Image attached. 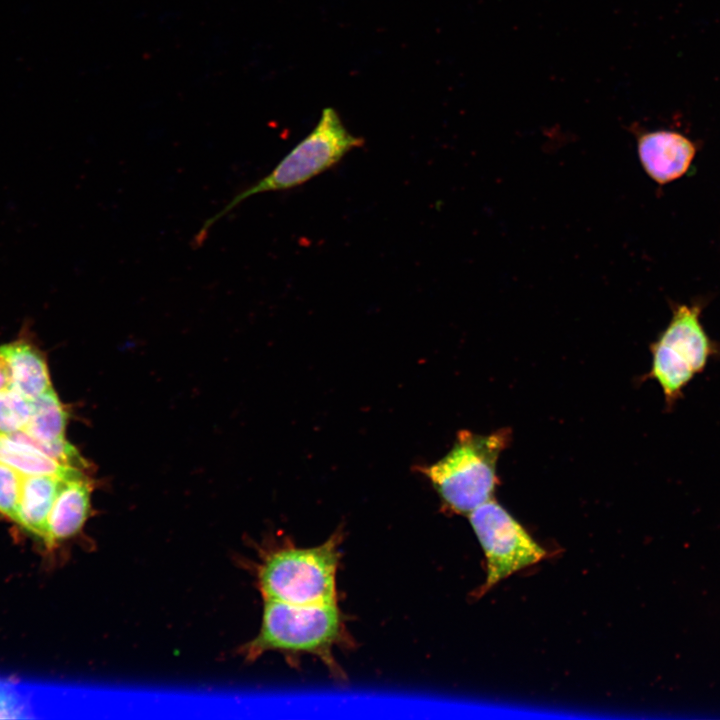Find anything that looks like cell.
<instances>
[{"instance_id": "6da1fadb", "label": "cell", "mask_w": 720, "mask_h": 720, "mask_svg": "<svg viewBox=\"0 0 720 720\" xmlns=\"http://www.w3.org/2000/svg\"><path fill=\"white\" fill-rule=\"evenodd\" d=\"M351 643L343 616L334 603L291 604L264 600L261 627L241 653L254 661L268 651L317 656L336 679L344 673L334 658V648Z\"/></svg>"}, {"instance_id": "7a4b0ae2", "label": "cell", "mask_w": 720, "mask_h": 720, "mask_svg": "<svg viewBox=\"0 0 720 720\" xmlns=\"http://www.w3.org/2000/svg\"><path fill=\"white\" fill-rule=\"evenodd\" d=\"M510 440L507 428L487 435L463 430L444 457L423 469L448 510L468 515L492 499L499 482L497 462Z\"/></svg>"}, {"instance_id": "3957f363", "label": "cell", "mask_w": 720, "mask_h": 720, "mask_svg": "<svg viewBox=\"0 0 720 720\" xmlns=\"http://www.w3.org/2000/svg\"><path fill=\"white\" fill-rule=\"evenodd\" d=\"M363 143L362 138L347 130L333 108H324L314 129L297 143L268 175L239 192L203 223L194 237V243L201 245L211 227L247 198L300 186L336 165L348 152Z\"/></svg>"}, {"instance_id": "277c9868", "label": "cell", "mask_w": 720, "mask_h": 720, "mask_svg": "<svg viewBox=\"0 0 720 720\" xmlns=\"http://www.w3.org/2000/svg\"><path fill=\"white\" fill-rule=\"evenodd\" d=\"M340 535L308 548L286 544L269 552L257 569L264 600L291 604L337 602Z\"/></svg>"}, {"instance_id": "5b68a950", "label": "cell", "mask_w": 720, "mask_h": 720, "mask_svg": "<svg viewBox=\"0 0 720 720\" xmlns=\"http://www.w3.org/2000/svg\"><path fill=\"white\" fill-rule=\"evenodd\" d=\"M700 312L697 305L677 306L669 324L650 345L652 360L646 378L660 386L669 409L720 351L701 324Z\"/></svg>"}, {"instance_id": "8992f818", "label": "cell", "mask_w": 720, "mask_h": 720, "mask_svg": "<svg viewBox=\"0 0 720 720\" xmlns=\"http://www.w3.org/2000/svg\"><path fill=\"white\" fill-rule=\"evenodd\" d=\"M486 559L485 589L541 561L546 551L493 498L468 514Z\"/></svg>"}, {"instance_id": "52a82bcc", "label": "cell", "mask_w": 720, "mask_h": 720, "mask_svg": "<svg viewBox=\"0 0 720 720\" xmlns=\"http://www.w3.org/2000/svg\"><path fill=\"white\" fill-rule=\"evenodd\" d=\"M638 154L647 174L659 184L681 177L695 155L693 144L672 131H654L638 139Z\"/></svg>"}, {"instance_id": "ba28073f", "label": "cell", "mask_w": 720, "mask_h": 720, "mask_svg": "<svg viewBox=\"0 0 720 720\" xmlns=\"http://www.w3.org/2000/svg\"><path fill=\"white\" fill-rule=\"evenodd\" d=\"M91 490L84 474L62 480L47 519L43 540L47 545H55L80 532L90 513Z\"/></svg>"}, {"instance_id": "9c48e42d", "label": "cell", "mask_w": 720, "mask_h": 720, "mask_svg": "<svg viewBox=\"0 0 720 720\" xmlns=\"http://www.w3.org/2000/svg\"><path fill=\"white\" fill-rule=\"evenodd\" d=\"M62 480L54 475H23L15 523L44 540L47 519Z\"/></svg>"}, {"instance_id": "30bf717a", "label": "cell", "mask_w": 720, "mask_h": 720, "mask_svg": "<svg viewBox=\"0 0 720 720\" xmlns=\"http://www.w3.org/2000/svg\"><path fill=\"white\" fill-rule=\"evenodd\" d=\"M12 371V387L28 400L52 389L45 359L32 345L17 341L6 345Z\"/></svg>"}, {"instance_id": "8fae6325", "label": "cell", "mask_w": 720, "mask_h": 720, "mask_svg": "<svg viewBox=\"0 0 720 720\" xmlns=\"http://www.w3.org/2000/svg\"><path fill=\"white\" fill-rule=\"evenodd\" d=\"M0 463L22 475H54L65 479L83 474L80 469L60 464L35 446L4 434H0Z\"/></svg>"}, {"instance_id": "7c38bea8", "label": "cell", "mask_w": 720, "mask_h": 720, "mask_svg": "<svg viewBox=\"0 0 720 720\" xmlns=\"http://www.w3.org/2000/svg\"><path fill=\"white\" fill-rule=\"evenodd\" d=\"M30 406V418L23 430L30 439L42 443L65 439L67 414L53 388L30 400Z\"/></svg>"}, {"instance_id": "4fadbf2b", "label": "cell", "mask_w": 720, "mask_h": 720, "mask_svg": "<svg viewBox=\"0 0 720 720\" xmlns=\"http://www.w3.org/2000/svg\"><path fill=\"white\" fill-rule=\"evenodd\" d=\"M31 413L30 400L13 388L0 391V434L23 431Z\"/></svg>"}, {"instance_id": "5bb4252c", "label": "cell", "mask_w": 720, "mask_h": 720, "mask_svg": "<svg viewBox=\"0 0 720 720\" xmlns=\"http://www.w3.org/2000/svg\"><path fill=\"white\" fill-rule=\"evenodd\" d=\"M23 475L0 463V514L16 521Z\"/></svg>"}, {"instance_id": "9a60e30c", "label": "cell", "mask_w": 720, "mask_h": 720, "mask_svg": "<svg viewBox=\"0 0 720 720\" xmlns=\"http://www.w3.org/2000/svg\"><path fill=\"white\" fill-rule=\"evenodd\" d=\"M25 706L16 695L0 689V718H17L18 713L25 711Z\"/></svg>"}, {"instance_id": "2e32d148", "label": "cell", "mask_w": 720, "mask_h": 720, "mask_svg": "<svg viewBox=\"0 0 720 720\" xmlns=\"http://www.w3.org/2000/svg\"><path fill=\"white\" fill-rule=\"evenodd\" d=\"M12 387V371L6 345L0 346V391Z\"/></svg>"}]
</instances>
